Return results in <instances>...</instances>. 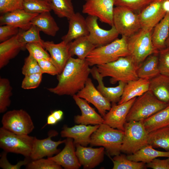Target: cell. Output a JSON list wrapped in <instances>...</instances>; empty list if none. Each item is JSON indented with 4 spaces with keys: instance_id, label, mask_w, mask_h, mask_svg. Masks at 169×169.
I'll return each instance as SVG.
<instances>
[{
    "instance_id": "1",
    "label": "cell",
    "mask_w": 169,
    "mask_h": 169,
    "mask_svg": "<svg viewBox=\"0 0 169 169\" xmlns=\"http://www.w3.org/2000/svg\"><path fill=\"white\" fill-rule=\"evenodd\" d=\"M86 59L71 57L62 72L57 75L58 82L54 88L47 89L51 93L59 95L73 96L85 86L90 74L91 69Z\"/></svg>"
},
{
    "instance_id": "2",
    "label": "cell",
    "mask_w": 169,
    "mask_h": 169,
    "mask_svg": "<svg viewBox=\"0 0 169 169\" xmlns=\"http://www.w3.org/2000/svg\"><path fill=\"white\" fill-rule=\"evenodd\" d=\"M96 67L102 77H110V82L112 84L120 81L127 83L139 78L137 73V68L130 55Z\"/></svg>"
},
{
    "instance_id": "3",
    "label": "cell",
    "mask_w": 169,
    "mask_h": 169,
    "mask_svg": "<svg viewBox=\"0 0 169 169\" xmlns=\"http://www.w3.org/2000/svg\"><path fill=\"white\" fill-rule=\"evenodd\" d=\"M127 37L122 36L105 45L95 48L86 57L90 66L110 63L130 55Z\"/></svg>"
},
{
    "instance_id": "4",
    "label": "cell",
    "mask_w": 169,
    "mask_h": 169,
    "mask_svg": "<svg viewBox=\"0 0 169 169\" xmlns=\"http://www.w3.org/2000/svg\"><path fill=\"white\" fill-rule=\"evenodd\" d=\"M124 131L115 129L103 123L92 134L90 144L92 146H102L109 155L120 154Z\"/></svg>"
},
{
    "instance_id": "5",
    "label": "cell",
    "mask_w": 169,
    "mask_h": 169,
    "mask_svg": "<svg viewBox=\"0 0 169 169\" xmlns=\"http://www.w3.org/2000/svg\"><path fill=\"white\" fill-rule=\"evenodd\" d=\"M153 29L141 28L127 38V45L130 55L137 68L150 55L159 51L154 48L152 40Z\"/></svg>"
},
{
    "instance_id": "6",
    "label": "cell",
    "mask_w": 169,
    "mask_h": 169,
    "mask_svg": "<svg viewBox=\"0 0 169 169\" xmlns=\"http://www.w3.org/2000/svg\"><path fill=\"white\" fill-rule=\"evenodd\" d=\"M168 105L159 100L149 90L136 98L127 116L126 122L142 120Z\"/></svg>"
},
{
    "instance_id": "7",
    "label": "cell",
    "mask_w": 169,
    "mask_h": 169,
    "mask_svg": "<svg viewBox=\"0 0 169 169\" xmlns=\"http://www.w3.org/2000/svg\"><path fill=\"white\" fill-rule=\"evenodd\" d=\"M124 131L121 151L129 155L132 154L148 145V133L141 120L126 122Z\"/></svg>"
},
{
    "instance_id": "8",
    "label": "cell",
    "mask_w": 169,
    "mask_h": 169,
    "mask_svg": "<svg viewBox=\"0 0 169 169\" xmlns=\"http://www.w3.org/2000/svg\"><path fill=\"white\" fill-rule=\"evenodd\" d=\"M34 137L13 133L3 127L0 128V147L7 152L30 156Z\"/></svg>"
},
{
    "instance_id": "9",
    "label": "cell",
    "mask_w": 169,
    "mask_h": 169,
    "mask_svg": "<svg viewBox=\"0 0 169 169\" xmlns=\"http://www.w3.org/2000/svg\"><path fill=\"white\" fill-rule=\"evenodd\" d=\"M113 22L119 34L127 38L141 28L138 13L123 6L114 8Z\"/></svg>"
},
{
    "instance_id": "10",
    "label": "cell",
    "mask_w": 169,
    "mask_h": 169,
    "mask_svg": "<svg viewBox=\"0 0 169 169\" xmlns=\"http://www.w3.org/2000/svg\"><path fill=\"white\" fill-rule=\"evenodd\" d=\"M1 122L4 128L18 135H28L34 128L30 116L23 109L6 112L2 117Z\"/></svg>"
},
{
    "instance_id": "11",
    "label": "cell",
    "mask_w": 169,
    "mask_h": 169,
    "mask_svg": "<svg viewBox=\"0 0 169 169\" xmlns=\"http://www.w3.org/2000/svg\"><path fill=\"white\" fill-rule=\"evenodd\" d=\"M82 12L95 16L102 22L111 27L113 25V13L115 0H85Z\"/></svg>"
},
{
    "instance_id": "12",
    "label": "cell",
    "mask_w": 169,
    "mask_h": 169,
    "mask_svg": "<svg viewBox=\"0 0 169 169\" xmlns=\"http://www.w3.org/2000/svg\"><path fill=\"white\" fill-rule=\"evenodd\" d=\"M98 18L89 15L86 20L89 31V40L96 47L110 43L117 38L119 34L114 26L109 30H105L99 26Z\"/></svg>"
},
{
    "instance_id": "13",
    "label": "cell",
    "mask_w": 169,
    "mask_h": 169,
    "mask_svg": "<svg viewBox=\"0 0 169 169\" xmlns=\"http://www.w3.org/2000/svg\"><path fill=\"white\" fill-rule=\"evenodd\" d=\"M55 130H51L48 133V136L43 139H38L34 137L32 151L30 158L32 160L53 156L57 154L59 150L57 148L60 144L64 143L66 139L58 141H53L51 138L58 135Z\"/></svg>"
},
{
    "instance_id": "14",
    "label": "cell",
    "mask_w": 169,
    "mask_h": 169,
    "mask_svg": "<svg viewBox=\"0 0 169 169\" xmlns=\"http://www.w3.org/2000/svg\"><path fill=\"white\" fill-rule=\"evenodd\" d=\"M79 97L92 104L103 117L107 110L111 108L110 102L95 87L91 79L89 78L84 87L76 94Z\"/></svg>"
},
{
    "instance_id": "15",
    "label": "cell",
    "mask_w": 169,
    "mask_h": 169,
    "mask_svg": "<svg viewBox=\"0 0 169 169\" xmlns=\"http://www.w3.org/2000/svg\"><path fill=\"white\" fill-rule=\"evenodd\" d=\"M164 0H154L138 13L141 28L153 29L164 17L166 13L162 4Z\"/></svg>"
},
{
    "instance_id": "16",
    "label": "cell",
    "mask_w": 169,
    "mask_h": 169,
    "mask_svg": "<svg viewBox=\"0 0 169 169\" xmlns=\"http://www.w3.org/2000/svg\"><path fill=\"white\" fill-rule=\"evenodd\" d=\"M136 98L121 104H113L109 111L103 117V123L113 128L124 131L127 116Z\"/></svg>"
},
{
    "instance_id": "17",
    "label": "cell",
    "mask_w": 169,
    "mask_h": 169,
    "mask_svg": "<svg viewBox=\"0 0 169 169\" xmlns=\"http://www.w3.org/2000/svg\"><path fill=\"white\" fill-rule=\"evenodd\" d=\"M43 47L49 52L52 62L57 69L59 74H60L69 59L72 57L69 43L63 41L58 44H55L53 41H44Z\"/></svg>"
},
{
    "instance_id": "18",
    "label": "cell",
    "mask_w": 169,
    "mask_h": 169,
    "mask_svg": "<svg viewBox=\"0 0 169 169\" xmlns=\"http://www.w3.org/2000/svg\"><path fill=\"white\" fill-rule=\"evenodd\" d=\"M99 126V125L92 126L81 124L72 127L65 125L60 132L61 136L73 139L75 145L78 144L86 146L90 144L91 135Z\"/></svg>"
},
{
    "instance_id": "19",
    "label": "cell",
    "mask_w": 169,
    "mask_h": 169,
    "mask_svg": "<svg viewBox=\"0 0 169 169\" xmlns=\"http://www.w3.org/2000/svg\"><path fill=\"white\" fill-rule=\"evenodd\" d=\"M75 153L81 165L84 169H92L103 161L105 148H93L75 145Z\"/></svg>"
},
{
    "instance_id": "20",
    "label": "cell",
    "mask_w": 169,
    "mask_h": 169,
    "mask_svg": "<svg viewBox=\"0 0 169 169\" xmlns=\"http://www.w3.org/2000/svg\"><path fill=\"white\" fill-rule=\"evenodd\" d=\"M63 149L55 156L48 157L66 169H78L81 166L76 155L73 140L67 138Z\"/></svg>"
},
{
    "instance_id": "21",
    "label": "cell",
    "mask_w": 169,
    "mask_h": 169,
    "mask_svg": "<svg viewBox=\"0 0 169 169\" xmlns=\"http://www.w3.org/2000/svg\"><path fill=\"white\" fill-rule=\"evenodd\" d=\"M38 14L28 13L23 9L16 10L2 15L0 25H10L26 30L31 26L32 19Z\"/></svg>"
},
{
    "instance_id": "22",
    "label": "cell",
    "mask_w": 169,
    "mask_h": 169,
    "mask_svg": "<svg viewBox=\"0 0 169 169\" xmlns=\"http://www.w3.org/2000/svg\"><path fill=\"white\" fill-rule=\"evenodd\" d=\"M73 98L81 113V115L75 116L74 121L76 123L85 125H100L103 123V118L86 100L79 97L76 94L73 95Z\"/></svg>"
},
{
    "instance_id": "23",
    "label": "cell",
    "mask_w": 169,
    "mask_h": 169,
    "mask_svg": "<svg viewBox=\"0 0 169 169\" xmlns=\"http://www.w3.org/2000/svg\"><path fill=\"white\" fill-rule=\"evenodd\" d=\"M90 74L93 77L98 81V84L96 88L101 94L113 104L118 102L123 94L126 83L120 81L116 86L107 87L105 86L103 81V78L100 75L96 66L91 69Z\"/></svg>"
},
{
    "instance_id": "24",
    "label": "cell",
    "mask_w": 169,
    "mask_h": 169,
    "mask_svg": "<svg viewBox=\"0 0 169 169\" xmlns=\"http://www.w3.org/2000/svg\"><path fill=\"white\" fill-rule=\"evenodd\" d=\"M69 20L68 30L67 34L62 37V41L69 43L77 38L89 35L86 19L80 13H75Z\"/></svg>"
},
{
    "instance_id": "25",
    "label": "cell",
    "mask_w": 169,
    "mask_h": 169,
    "mask_svg": "<svg viewBox=\"0 0 169 169\" xmlns=\"http://www.w3.org/2000/svg\"><path fill=\"white\" fill-rule=\"evenodd\" d=\"M17 34L0 44V69L6 66L21 50L25 49V46L18 41Z\"/></svg>"
},
{
    "instance_id": "26",
    "label": "cell",
    "mask_w": 169,
    "mask_h": 169,
    "mask_svg": "<svg viewBox=\"0 0 169 169\" xmlns=\"http://www.w3.org/2000/svg\"><path fill=\"white\" fill-rule=\"evenodd\" d=\"M150 80L139 78L126 83L123 94L118 104L139 96L149 90Z\"/></svg>"
},
{
    "instance_id": "27",
    "label": "cell",
    "mask_w": 169,
    "mask_h": 169,
    "mask_svg": "<svg viewBox=\"0 0 169 169\" xmlns=\"http://www.w3.org/2000/svg\"><path fill=\"white\" fill-rule=\"evenodd\" d=\"M149 90L159 100L169 104V76L160 74L150 80Z\"/></svg>"
},
{
    "instance_id": "28",
    "label": "cell",
    "mask_w": 169,
    "mask_h": 169,
    "mask_svg": "<svg viewBox=\"0 0 169 169\" xmlns=\"http://www.w3.org/2000/svg\"><path fill=\"white\" fill-rule=\"evenodd\" d=\"M169 34V12L153 29L152 40L156 50H160L166 48L165 42Z\"/></svg>"
},
{
    "instance_id": "29",
    "label": "cell",
    "mask_w": 169,
    "mask_h": 169,
    "mask_svg": "<svg viewBox=\"0 0 169 169\" xmlns=\"http://www.w3.org/2000/svg\"><path fill=\"white\" fill-rule=\"evenodd\" d=\"M31 23L36 26L40 31L53 37L55 36L59 29L50 12L38 14L32 19Z\"/></svg>"
},
{
    "instance_id": "30",
    "label": "cell",
    "mask_w": 169,
    "mask_h": 169,
    "mask_svg": "<svg viewBox=\"0 0 169 169\" xmlns=\"http://www.w3.org/2000/svg\"><path fill=\"white\" fill-rule=\"evenodd\" d=\"M158 61L159 53L152 54L148 56L137 69L138 77L150 80L159 74Z\"/></svg>"
},
{
    "instance_id": "31",
    "label": "cell",
    "mask_w": 169,
    "mask_h": 169,
    "mask_svg": "<svg viewBox=\"0 0 169 169\" xmlns=\"http://www.w3.org/2000/svg\"><path fill=\"white\" fill-rule=\"evenodd\" d=\"M141 121L148 133L169 126V104L165 108Z\"/></svg>"
},
{
    "instance_id": "32",
    "label": "cell",
    "mask_w": 169,
    "mask_h": 169,
    "mask_svg": "<svg viewBox=\"0 0 169 169\" xmlns=\"http://www.w3.org/2000/svg\"><path fill=\"white\" fill-rule=\"evenodd\" d=\"M126 157L128 159L133 161L147 163L158 157H169V151H158L151 146L147 145L135 153L128 155Z\"/></svg>"
},
{
    "instance_id": "33",
    "label": "cell",
    "mask_w": 169,
    "mask_h": 169,
    "mask_svg": "<svg viewBox=\"0 0 169 169\" xmlns=\"http://www.w3.org/2000/svg\"><path fill=\"white\" fill-rule=\"evenodd\" d=\"M69 50L72 57L76 55L81 59L86 57L96 47L88 39L87 36L77 38L69 43Z\"/></svg>"
},
{
    "instance_id": "34",
    "label": "cell",
    "mask_w": 169,
    "mask_h": 169,
    "mask_svg": "<svg viewBox=\"0 0 169 169\" xmlns=\"http://www.w3.org/2000/svg\"><path fill=\"white\" fill-rule=\"evenodd\" d=\"M148 136V145L169 151V126L151 132Z\"/></svg>"
},
{
    "instance_id": "35",
    "label": "cell",
    "mask_w": 169,
    "mask_h": 169,
    "mask_svg": "<svg viewBox=\"0 0 169 169\" xmlns=\"http://www.w3.org/2000/svg\"><path fill=\"white\" fill-rule=\"evenodd\" d=\"M52 10L59 17L69 20L74 14L72 0H49Z\"/></svg>"
},
{
    "instance_id": "36",
    "label": "cell",
    "mask_w": 169,
    "mask_h": 169,
    "mask_svg": "<svg viewBox=\"0 0 169 169\" xmlns=\"http://www.w3.org/2000/svg\"><path fill=\"white\" fill-rule=\"evenodd\" d=\"M12 88L9 80L0 78V113L6 111L11 103L10 97L12 95Z\"/></svg>"
},
{
    "instance_id": "37",
    "label": "cell",
    "mask_w": 169,
    "mask_h": 169,
    "mask_svg": "<svg viewBox=\"0 0 169 169\" xmlns=\"http://www.w3.org/2000/svg\"><path fill=\"white\" fill-rule=\"evenodd\" d=\"M40 31L36 26L32 25L30 28L26 30L20 29L18 34V40L19 42L26 46L28 43H38L43 47L44 42L41 38L39 32Z\"/></svg>"
},
{
    "instance_id": "38",
    "label": "cell",
    "mask_w": 169,
    "mask_h": 169,
    "mask_svg": "<svg viewBox=\"0 0 169 169\" xmlns=\"http://www.w3.org/2000/svg\"><path fill=\"white\" fill-rule=\"evenodd\" d=\"M23 9L28 13L38 14L52 10L49 2L45 0H23Z\"/></svg>"
},
{
    "instance_id": "39",
    "label": "cell",
    "mask_w": 169,
    "mask_h": 169,
    "mask_svg": "<svg viewBox=\"0 0 169 169\" xmlns=\"http://www.w3.org/2000/svg\"><path fill=\"white\" fill-rule=\"evenodd\" d=\"M112 161L113 169H143L146 167L145 163L130 160L124 155L115 156Z\"/></svg>"
},
{
    "instance_id": "40",
    "label": "cell",
    "mask_w": 169,
    "mask_h": 169,
    "mask_svg": "<svg viewBox=\"0 0 169 169\" xmlns=\"http://www.w3.org/2000/svg\"><path fill=\"white\" fill-rule=\"evenodd\" d=\"M154 0H115V6L126 7L138 13Z\"/></svg>"
},
{
    "instance_id": "41",
    "label": "cell",
    "mask_w": 169,
    "mask_h": 169,
    "mask_svg": "<svg viewBox=\"0 0 169 169\" xmlns=\"http://www.w3.org/2000/svg\"><path fill=\"white\" fill-rule=\"evenodd\" d=\"M25 49L28 52L29 55L37 60L44 59L51 62L50 55L40 44L35 43H28L26 45Z\"/></svg>"
},
{
    "instance_id": "42",
    "label": "cell",
    "mask_w": 169,
    "mask_h": 169,
    "mask_svg": "<svg viewBox=\"0 0 169 169\" xmlns=\"http://www.w3.org/2000/svg\"><path fill=\"white\" fill-rule=\"evenodd\" d=\"M28 169H61L62 166L53 160L43 158L32 160L26 165Z\"/></svg>"
},
{
    "instance_id": "43",
    "label": "cell",
    "mask_w": 169,
    "mask_h": 169,
    "mask_svg": "<svg viewBox=\"0 0 169 169\" xmlns=\"http://www.w3.org/2000/svg\"><path fill=\"white\" fill-rule=\"evenodd\" d=\"M42 74V73H36L25 75L22 82V88L30 90L37 88L41 82Z\"/></svg>"
},
{
    "instance_id": "44",
    "label": "cell",
    "mask_w": 169,
    "mask_h": 169,
    "mask_svg": "<svg viewBox=\"0 0 169 169\" xmlns=\"http://www.w3.org/2000/svg\"><path fill=\"white\" fill-rule=\"evenodd\" d=\"M22 73L24 76L36 73H42L37 60L29 55L25 59L24 64L22 69Z\"/></svg>"
},
{
    "instance_id": "45",
    "label": "cell",
    "mask_w": 169,
    "mask_h": 169,
    "mask_svg": "<svg viewBox=\"0 0 169 169\" xmlns=\"http://www.w3.org/2000/svg\"><path fill=\"white\" fill-rule=\"evenodd\" d=\"M158 66L160 74L169 76V48L159 52Z\"/></svg>"
},
{
    "instance_id": "46",
    "label": "cell",
    "mask_w": 169,
    "mask_h": 169,
    "mask_svg": "<svg viewBox=\"0 0 169 169\" xmlns=\"http://www.w3.org/2000/svg\"><path fill=\"white\" fill-rule=\"evenodd\" d=\"M23 0H0V13L1 15L16 10L23 9Z\"/></svg>"
},
{
    "instance_id": "47",
    "label": "cell",
    "mask_w": 169,
    "mask_h": 169,
    "mask_svg": "<svg viewBox=\"0 0 169 169\" xmlns=\"http://www.w3.org/2000/svg\"><path fill=\"white\" fill-rule=\"evenodd\" d=\"M20 29L9 25H3L0 27V42L6 41L16 35L19 33Z\"/></svg>"
},
{
    "instance_id": "48",
    "label": "cell",
    "mask_w": 169,
    "mask_h": 169,
    "mask_svg": "<svg viewBox=\"0 0 169 169\" xmlns=\"http://www.w3.org/2000/svg\"><path fill=\"white\" fill-rule=\"evenodd\" d=\"M7 152L4 151L1 156L0 159V166L3 169H19L24 165H26L29 162L28 159L27 158L23 160L20 161L17 164L13 165L11 164L7 158Z\"/></svg>"
},
{
    "instance_id": "49",
    "label": "cell",
    "mask_w": 169,
    "mask_h": 169,
    "mask_svg": "<svg viewBox=\"0 0 169 169\" xmlns=\"http://www.w3.org/2000/svg\"><path fill=\"white\" fill-rule=\"evenodd\" d=\"M37 61L43 74L47 73L52 75L59 74L57 69L51 61L44 59L37 60Z\"/></svg>"
},
{
    "instance_id": "50",
    "label": "cell",
    "mask_w": 169,
    "mask_h": 169,
    "mask_svg": "<svg viewBox=\"0 0 169 169\" xmlns=\"http://www.w3.org/2000/svg\"><path fill=\"white\" fill-rule=\"evenodd\" d=\"M146 166V167L153 169H169V157L164 160L156 158Z\"/></svg>"
},
{
    "instance_id": "51",
    "label": "cell",
    "mask_w": 169,
    "mask_h": 169,
    "mask_svg": "<svg viewBox=\"0 0 169 169\" xmlns=\"http://www.w3.org/2000/svg\"><path fill=\"white\" fill-rule=\"evenodd\" d=\"M58 122V121L55 118L52 113H50L47 117V123L44 126V127L46 125H54L56 124Z\"/></svg>"
},
{
    "instance_id": "52",
    "label": "cell",
    "mask_w": 169,
    "mask_h": 169,
    "mask_svg": "<svg viewBox=\"0 0 169 169\" xmlns=\"http://www.w3.org/2000/svg\"><path fill=\"white\" fill-rule=\"evenodd\" d=\"M58 122L61 120L63 116V112L60 110H54L51 112Z\"/></svg>"
},
{
    "instance_id": "53",
    "label": "cell",
    "mask_w": 169,
    "mask_h": 169,
    "mask_svg": "<svg viewBox=\"0 0 169 169\" xmlns=\"http://www.w3.org/2000/svg\"><path fill=\"white\" fill-rule=\"evenodd\" d=\"M162 6L164 9L166 13L169 12V0H164Z\"/></svg>"
},
{
    "instance_id": "54",
    "label": "cell",
    "mask_w": 169,
    "mask_h": 169,
    "mask_svg": "<svg viewBox=\"0 0 169 169\" xmlns=\"http://www.w3.org/2000/svg\"><path fill=\"white\" fill-rule=\"evenodd\" d=\"M165 45L166 47L169 48V34L167 38L166 41Z\"/></svg>"
},
{
    "instance_id": "55",
    "label": "cell",
    "mask_w": 169,
    "mask_h": 169,
    "mask_svg": "<svg viewBox=\"0 0 169 169\" xmlns=\"http://www.w3.org/2000/svg\"><path fill=\"white\" fill-rule=\"evenodd\" d=\"M49 2V0H45Z\"/></svg>"
}]
</instances>
